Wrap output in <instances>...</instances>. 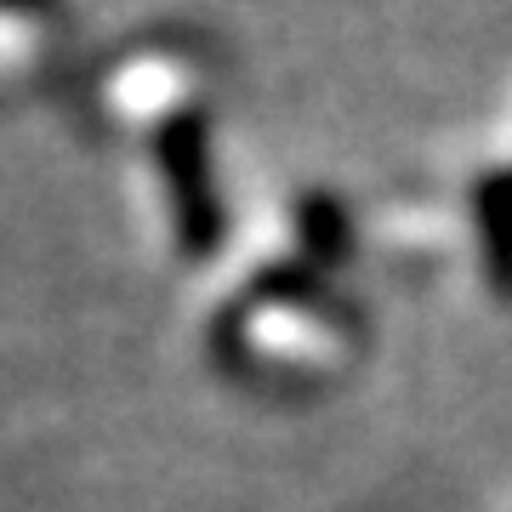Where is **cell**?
<instances>
[{"instance_id": "1", "label": "cell", "mask_w": 512, "mask_h": 512, "mask_svg": "<svg viewBox=\"0 0 512 512\" xmlns=\"http://www.w3.org/2000/svg\"><path fill=\"white\" fill-rule=\"evenodd\" d=\"M0 6H40V0H0Z\"/></svg>"}]
</instances>
